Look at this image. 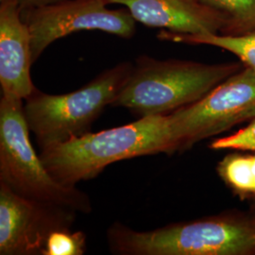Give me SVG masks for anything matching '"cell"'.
Wrapping results in <instances>:
<instances>
[{
  "label": "cell",
  "mask_w": 255,
  "mask_h": 255,
  "mask_svg": "<svg viewBox=\"0 0 255 255\" xmlns=\"http://www.w3.org/2000/svg\"><path fill=\"white\" fill-rule=\"evenodd\" d=\"M85 251L86 236L82 232L64 229L48 237L43 255H82Z\"/></svg>",
  "instance_id": "5bb4252c"
},
{
  "label": "cell",
  "mask_w": 255,
  "mask_h": 255,
  "mask_svg": "<svg viewBox=\"0 0 255 255\" xmlns=\"http://www.w3.org/2000/svg\"><path fill=\"white\" fill-rule=\"evenodd\" d=\"M3 1H5V0H0V2H3Z\"/></svg>",
  "instance_id": "e0dca14e"
},
{
  "label": "cell",
  "mask_w": 255,
  "mask_h": 255,
  "mask_svg": "<svg viewBox=\"0 0 255 255\" xmlns=\"http://www.w3.org/2000/svg\"><path fill=\"white\" fill-rule=\"evenodd\" d=\"M202 4L221 13L228 21L233 34L255 29V0H200Z\"/></svg>",
  "instance_id": "4fadbf2b"
},
{
  "label": "cell",
  "mask_w": 255,
  "mask_h": 255,
  "mask_svg": "<svg viewBox=\"0 0 255 255\" xmlns=\"http://www.w3.org/2000/svg\"><path fill=\"white\" fill-rule=\"evenodd\" d=\"M132 68V63L122 62L82 88L64 95H49L36 88L25 100L24 115L40 148L90 132L92 124L105 107L112 105Z\"/></svg>",
  "instance_id": "277c9868"
},
{
  "label": "cell",
  "mask_w": 255,
  "mask_h": 255,
  "mask_svg": "<svg viewBox=\"0 0 255 255\" xmlns=\"http://www.w3.org/2000/svg\"><path fill=\"white\" fill-rule=\"evenodd\" d=\"M17 1H18L21 10H24V9L35 8V7L43 6L46 4L54 3V2L60 1V0H17Z\"/></svg>",
  "instance_id": "2e32d148"
},
{
  "label": "cell",
  "mask_w": 255,
  "mask_h": 255,
  "mask_svg": "<svg viewBox=\"0 0 255 255\" xmlns=\"http://www.w3.org/2000/svg\"><path fill=\"white\" fill-rule=\"evenodd\" d=\"M210 147L213 149H235L244 151H255V118L250 124L237 132L215 139Z\"/></svg>",
  "instance_id": "9a60e30c"
},
{
  "label": "cell",
  "mask_w": 255,
  "mask_h": 255,
  "mask_svg": "<svg viewBox=\"0 0 255 255\" xmlns=\"http://www.w3.org/2000/svg\"><path fill=\"white\" fill-rule=\"evenodd\" d=\"M0 85L2 96L25 101L36 89L30 78L31 37L17 0L0 2Z\"/></svg>",
  "instance_id": "9c48e42d"
},
{
  "label": "cell",
  "mask_w": 255,
  "mask_h": 255,
  "mask_svg": "<svg viewBox=\"0 0 255 255\" xmlns=\"http://www.w3.org/2000/svg\"><path fill=\"white\" fill-rule=\"evenodd\" d=\"M178 151L170 115L152 116L100 132H88L41 148L48 172L61 183L75 186L90 180L108 165L144 155Z\"/></svg>",
  "instance_id": "6da1fadb"
},
{
  "label": "cell",
  "mask_w": 255,
  "mask_h": 255,
  "mask_svg": "<svg viewBox=\"0 0 255 255\" xmlns=\"http://www.w3.org/2000/svg\"><path fill=\"white\" fill-rule=\"evenodd\" d=\"M107 238L115 255H255V218L222 214L147 232L116 222L108 230Z\"/></svg>",
  "instance_id": "7a4b0ae2"
},
{
  "label": "cell",
  "mask_w": 255,
  "mask_h": 255,
  "mask_svg": "<svg viewBox=\"0 0 255 255\" xmlns=\"http://www.w3.org/2000/svg\"><path fill=\"white\" fill-rule=\"evenodd\" d=\"M0 182L19 195L87 214L88 196L58 182L48 172L29 139L23 100L2 96L0 101Z\"/></svg>",
  "instance_id": "5b68a950"
},
{
  "label": "cell",
  "mask_w": 255,
  "mask_h": 255,
  "mask_svg": "<svg viewBox=\"0 0 255 255\" xmlns=\"http://www.w3.org/2000/svg\"><path fill=\"white\" fill-rule=\"evenodd\" d=\"M241 69L239 64H208L139 56L127 82L112 103L139 119L168 115L200 101Z\"/></svg>",
  "instance_id": "3957f363"
},
{
  "label": "cell",
  "mask_w": 255,
  "mask_h": 255,
  "mask_svg": "<svg viewBox=\"0 0 255 255\" xmlns=\"http://www.w3.org/2000/svg\"><path fill=\"white\" fill-rule=\"evenodd\" d=\"M107 5L119 4L128 9L136 22L146 27L186 33H219L228 29L221 13L200 0H104Z\"/></svg>",
  "instance_id": "30bf717a"
},
{
  "label": "cell",
  "mask_w": 255,
  "mask_h": 255,
  "mask_svg": "<svg viewBox=\"0 0 255 255\" xmlns=\"http://www.w3.org/2000/svg\"><path fill=\"white\" fill-rule=\"evenodd\" d=\"M21 14L30 32L33 64L55 41L78 31L99 30L124 39L136 31L128 9H109L104 0H60Z\"/></svg>",
  "instance_id": "52a82bcc"
},
{
  "label": "cell",
  "mask_w": 255,
  "mask_h": 255,
  "mask_svg": "<svg viewBox=\"0 0 255 255\" xmlns=\"http://www.w3.org/2000/svg\"><path fill=\"white\" fill-rule=\"evenodd\" d=\"M157 37L160 40L175 43L217 46L237 56L247 67L255 69V29L242 34L223 35L219 33L186 34L163 30Z\"/></svg>",
  "instance_id": "8fae6325"
},
{
  "label": "cell",
  "mask_w": 255,
  "mask_h": 255,
  "mask_svg": "<svg viewBox=\"0 0 255 255\" xmlns=\"http://www.w3.org/2000/svg\"><path fill=\"white\" fill-rule=\"evenodd\" d=\"M76 211L25 198L0 182V255H43L48 237L70 229Z\"/></svg>",
  "instance_id": "ba28073f"
},
{
  "label": "cell",
  "mask_w": 255,
  "mask_h": 255,
  "mask_svg": "<svg viewBox=\"0 0 255 255\" xmlns=\"http://www.w3.org/2000/svg\"><path fill=\"white\" fill-rule=\"evenodd\" d=\"M178 151L255 118V69L245 67L200 101L169 114Z\"/></svg>",
  "instance_id": "8992f818"
},
{
  "label": "cell",
  "mask_w": 255,
  "mask_h": 255,
  "mask_svg": "<svg viewBox=\"0 0 255 255\" xmlns=\"http://www.w3.org/2000/svg\"><path fill=\"white\" fill-rule=\"evenodd\" d=\"M253 152L227 155L217 167L222 181L241 198H255V151Z\"/></svg>",
  "instance_id": "7c38bea8"
}]
</instances>
